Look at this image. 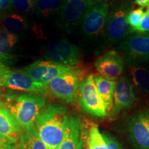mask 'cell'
Here are the masks:
<instances>
[{"label":"cell","instance_id":"17","mask_svg":"<svg viewBox=\"0 0 149 149\" xmlns=\"http://www.w3.org/2000/svg\"><path fill=\"white\" fill-rule=\"evenodd\" d=\"M94 80L98 93L104 104L108 115L113 107V95L116 81H110L100 74H94Z\"/></svg>","mask_w":149,"mask_h":149},{"label":"cell","instance_id":"1","mask_svg":"<svg viewBox=\"0 0 149 149\" xmlns=\"http://www.w3.org/2000/svg\"><path fill=\"white\" fill-rule=\"evenodd\" d=\"M70 114L60 104H49L42 110L35 120L39 137L48 149H59L66 133Z\"/></svg>","mask_w":149,"mask_h":149},{"label":"cell","instance_id":"31","mask_svg":"<svg viewBox=\"0 0 149 149\" xmlns=\"http://www.w3.org/2000/svg\"><path fill=\"white\" fill-rule=\"evenodd\" d=\"M7 69H8V67L2 64V63L0 62V79L2 77L3 73H4V72Z\"/></svg>","mask_w":149,"mask_h":149},{"label":"cell","instance_id":"5","mask_svg":"<svg viewBox=\"0 0 149 149\" xmlns=\"http://www.w3.org/2000/svg\"><path fill=\"white\" fill-rule=\"evenodd\" d=\"M77 67L64 66L51 61L38 60L22 68L21 71L33 80L48 84L52 79L67 72L77 71Z\"/></svg>","mask_w":149,"mask_h":149},{"label":"cell","instance_id":"32","mask_svg":"<svg viewBox=\"0 0 149 149\" xmlns=\"http://www.w3.org/2000/svg\"><path fill=\"white\" fill-rule=\"evenodd\" d=\"M78 149H84V139H83V137H81V139H80V143L79 148Z\"/></svg>","mask_w":149,"mask_h":149},{"label":"cell","instance_id":"23","mask_svg":"<svg viewBox=\"0 0 149 149\" xmlns=\"http://www.w3.org/2000/svg\"><path fill=\"white\" fill-rule=\"evenodd\" d=\"M17 42V36L0 29V55H10V51Z\"/></svg>","mask_w":149,"mask_h":149},{"label":"cell","instance_id":"9","mask_svg":"<svg viewBox=\"0 0 149 149\" xmlns=\"http://www.w3.org/2000/svg\"><path fill=\"white\" fill-rule=\"evenodd\" d=\"M118 51L124 54L130 64H139L149 59V36L133 35L126 37L118 46Z\"/></svg>","mask_w":149,"mask_h":149},{"label":"cell","instance_id":"22","mask_svg":"<svg viewBox=\"0 0 149 149\" xmlns=\"http://www.w3.org/2000/svg\"><path fill=\"white\" fill-rule=\"evenodd\" d=\"M86 144L87 149H107V144L97 126L92 124L86 134Z\"/></svg>","mask_w":149,"mask_h":149},{"label":"cell","instance_id":"2","mask_svg":"<svg viewBox=\"0 0 149 149\" xmlns=\"http://www.w3.org/2000/svg\"><path fill=\"white\" fill-rule=\"evenodd\" d=\"M46 97L41 94L27 93L6 97L4 104L22 130L35 128L36 118L45 107Z\"/></svg>","mask_w":149,"mask_h":149},{"label":"cell","instance_id":"19","mask_svg":"<svg viewBox=\"0 0 149 149\" xmlns=\"http://www.w3.org/2000/svg\"><path fill=\"white\" fill-rule=\"evenodd\" d=\"M17 148L18 149H48L39 137L35 127L31 130H22L17 141Z\"/></svg>","mask_w":149,"mask_h":149},{"label":"cell","instance_id":"34","mask_svg":"<svg viewBox=\"0 0 149 149\" xmlns=\"http://www.w3.org/2000/svg\"><path fill=\"white\" fill-rule=\"evenodd\" d=\"M148 36H149V33H148Z\"/></svg>","mask_w":149,"mask_h":149},{"label":"cell","instance_id":"21","mask_svg":"<svg viewBox=\"0 0 149 149\" xmlns=\"http://www.w3.org/2000/svg\"><path fill=\"white\" fill-rule=\"evenodd\" d=\"M132 79L135 84L143 92L149 95V71L144 67L132 66L130 69Z\"/></svg>","mask_w":149,"mask_h":149},{"label":"cell","instance_id":"16","mask_svg":"<svg viewBox=\"0 0 149 149\" xmlns=\"http://www.w3.org/2000/svg\"><path fill=\"white\" fill-rule=\"evenodd\" d=\"M81 120L79 115H70L67 126L64 139L59 149H78L79 148L80 133L81 130Z\"/></svg>","mask_w":149,"mask_h":149},{"label":"cell","instance_id":"27","mask_svg":"<svg viewBox=\"0 0 149 149\" xmlns=\"http://www.w3.org/2000/svg\"><path fill=\"white\" fill-rule=\"evenodd\" d=\"M102 134L106 141V144H107V149H123L119 141L114 137H113L109 133H105V132Z\"/></svg>","mask_w":149,"mask_h":149},{"label":"cell","instance_id":"7","mask_svg":"<svg viewBox=\"0 0 149 149\" xmlns=\"http://www.w3.org/2000/svg\"><path fill=\"white\" fill-rule=\"evenodd\" d=\"M45 57L64 66L75 67L79 63V49L66 39H61L49 44L46 48Z\"/></svg>","mask_w":149,"mask_h":149},{"label":"cell","instance_id":"8","mask_svg":"<svg viewBox=\"0 0 149 149\" xmlns=\"http://www.w3.org/2000/svg\"><path fill=\"white\" fill-rule=\"evenodd\" d=\"M0 87L35 94H44L48 91L47 84L37 82L22 71L9 68L0 79Z\"/></svg>","mask_w":149,"mask_h":149},{"label":"cell","instance_id":"3","mask_svg":"<svg viewBox=\"0 0 149 149\" xmlns=\"http://www.w3.org/2000/svg\"><path fill=\"white\" fill-rule=\"evenodd\" d=\"M78 97L80 107L87 114L102 118L108 115L97 89L94 74H88L80 83Z\"/></svg>","mask_w":149,"mask_h":149},{"label":"cell","instance_id":"13","mask_svg":"<svg viewBox=\"0 0 149 149\" xmlns=\"http://www.w3.org/2000/svg\"><path fill=\"white\" fill-rule=\"evenodd\" d=\"M128 13L125 9L120 8L108 15L104 27V35L108 42L112 44L117 42L129 33L126 21Z\"/></svg>","mask_w":149,"mask_h":149},{"label":"cell","instance_id":"10","mask_svg":"<svg viewBox=\"0 0 149 149\" xmlns=\"http://www.w3.org/2000/svg\"><path fill=\"white\" fill-rule=\"evenodd\" d=\"M109 15V6L105 2L94 3L86 12L81 20V31L86 36L94 38L103 33Z\"/></svg>","mask_w":149,"mask_h":149},{"label":"cell","instance_id":"14","mask_svg":"<svg viewBox=\"0 0 149 149\" xmlns=\"http://www.w3.org/2000/svg\"><path fill=\"white\" fill-rule=\"evenodd\" d=\"M128 135L137 149H149V117L140 114L133 117L128 124Z\"/></svg>","mask_w":149,"mask_h":149},{"label":"cell","instance_id":"33","mask_svg":"<svg viewBox=\"0 0 149 149\" xmlns=\"http://www.w3.org/2000/svg\"><path fill=\"white\" fill-rule=\"evenodd\" d=\"M95 1H100V2H103L104 1H107V0H94Z\"/></svg>","mask_w":149,"mask_h":149},{"label":"cell","instance_id":"25","mask_svg":"<svg viewBox=\"0 0 149 149\" xmlns=\"http://www.w3.org/2000/svg\"><path fill=\"white\" fill-rule=\"evenodd\" d=\"M144 15V11L142 8H139L129 12L126 17L127 24L130 26L129 31L137 28L140 24Z\"/></svg>","mask_w":149,"mask_h":149},{"label":"cell","instance_id":"20","mask_svg":"<svg viewBox=\"0 0 149 149\" xmlns=\"http://www.w3.org/2000/svg\"><path fill=\"white\" fill-rule=\"evenodd\" d=\"M65 0H35V12L40 17H48L58 13Z\"/></svg>","mask_w":149,"mask_h":149},{"label":"cell","instance_id":"4","mask_svg":"<svg viewBox=\"0 0 149 149\" xmlns=\"http://www.w3.org/2000/svg\"><path fill=\"white\" fill-rule=\"evenodd\" d=\"M83 69L67 72L54 78L47 84L48 91L55 97L74 104L78 97L80 77Z\"/></svg>","mask_w":149,"mask_h":149},{"label":"cell","instance_id":"15","mask_svg":"<svg viewBox=\"0 0 149 149\" xmlns=\"http://www.w3.org/2000/svg\"><path fill=\"white\" fill-rule=\"evenodd\" d=\"M22 132V128L4 104L0 101V136L10 142L17 144Z\"/></svg>","mask_w":149,"mask_h":149},{"label":"cell","instance_id":"6","mask_svg":"<svg viewBox=\"0 0 149 149\" xmlns=\"http://www.w3.org/2000/svg\"><path fill=\"white\" fill-rule=\"evenodd\" d=\"M94 3V0H65L59 12V26L67 33L71 32Z\"/></svg>","mask_w":149,"mask_h":149},{"label":"cell","instance_id":"28","mask_svg":"<svg viewBox=\"0 0 149 149\" xmlns=\"http://www.w3.org/2000/svg\"><path fill=\"white\" fill-rule=\"evenodd\" d=\"M0 149H18L17 144L10 142L0 136Z\"/></svg>","mask_w":149,"mask_h":149},{"label":"cell","instance_id":"11","mask_svg":"<svg viewBox=\"0 0 149 149\" xmlns=\"http://www.w3.org/2000/svg\"><path fill=\"white\" fill-rule=\"evenodd\" d=\"M136 100L133 84L125 76H122L117 80L113 95V107L110 111V119H114L121 111L129 109Z\"/></svg>","mask_w":149,"mask_h":149},{"label":"cell","instance_id":"12","mask_svg":"<svg viewBox=\"0 0 149 149\" xmlns=\"http://www.w3.org/2000/svg\"><path fill=\"white\" fill-rule=\"evenodd\" d=\"M94 66L102 77L116 81L124 70V60L117 52L109 51L97 59Z\"/></svg>","mask_w":149,"mask_h":149},{"label":"cell","instance_id":"30","mask_svg":"<svg viewBox=\"0 0 149 149\" xmlns=\"http://www.w3.org/2000/svg\"><path fill=\"white\" fill-rule=\"evenodd\" d=\"M135 3L142 8V7H147L149 8V0H135Z\"/></svg>","mask_w":149,"mask_h":149},{"label":"cell","instance_id":"24","mask_svg":"<svg viewBox=\"0 0 149 149\" xmlns=\"http://www.w3.org/2000/svg\"><path fill=\"white\" fill-rule=\"evenodd\" d=\"M11 4L16 10L24 14L32 13L35 11V3L33 0H10Z\"/></svg>","mask_w":149,"mask_h":149},{"label":"cell","instance_id":"29","mask_svg":"<svg viewBox=\"0 0 149 149\" xmlns=\"http://www.w3.org/2000/svg\"><path fill=\"white\" fill-rule=\"evenodd\" d=\"M11 6L10 0H0V14L4 13Z\"/></svg>","mask_w":149,"mask_h":149},{"label":"cell","instance_id":"26","mask_svg":"<svg viewBox=\"0 0 149 149\" xmlns=\"http://www.w3.org/2000/svg\"><path fill=\"white\" fill-rule=\"evenodd\" d=\"M149 31V8H147L146 12L144 13L142 19L139 25L135 29L129 31V33L138 32V33H146Z\"/></svg>","mask_w":149,"mask_h":149},{"label":"cell","instance_id":"18","mask_svg":"<svg viewBox=\"0 0 149 149\" xmlns=\"http://www.w3.org/2000/svg\"><path fill=\"white\" fill-rule=\"evenodd\" d=\"M1 29L17 36L27 29V22L24 16L16 13L0 14Z\"/></svg>","mask_w":149,"mask_h":149}]
</instances>
